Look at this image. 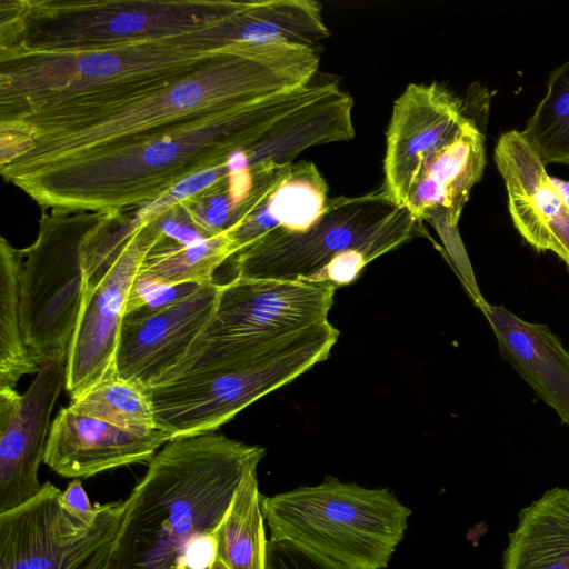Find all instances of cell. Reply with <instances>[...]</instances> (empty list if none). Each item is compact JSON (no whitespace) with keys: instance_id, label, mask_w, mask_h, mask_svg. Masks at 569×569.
Here are the masks:
<instances>
[{"instance_id":"cell-24","label":"cell","mask_w":569,"mask_h":569,"mask_svg":"<svg viewBox=\"0 0 569 569\" xmlns=\"http://www.w3.org/2000/svg\"><path fill=\"white\" fill-rule=\"evenodd\" d=\"M68 408L132 432L146 435L157 430L149 387L118 372L71 398Z\"/></svg>"},{"instance_id":"cell-27","label":"cell","mask_w":569,"mask_h":569,"mask_svg":"<svg viewBox=\"0 0 569 569\" xmlns=\"http://www.w3.org/2000/svg\"><path fill=\"white\" fill-rule=\"evenodd\" d=\"M202 284H164L137 276L127 303L126 316H144L192 295Z\"/></svg>"},{"instance_id":"cell-29","label":"cell","mask_w":569,"mask_h":569,"mask_svg":"<svg viewBox=\"0 0 569 569\" xmlns=\"http://www.w3.org/2000/svg\"><path fill=\"white\" fill-rule=\"evenodd\" d=\"M60 502L63 509L80 522L92 525L100 511L102 505H91L81 479H73L69 482L64 491L60 495Z\"/></svg>"},{"instance_id":"cell-17","label":"cell","mask_w":569,"mask_h":569,"mask_svg":"<svg viewBox=\"0 0 569 569\" xmlns=\"http://www.w3.org/2000/svg\"><path fill=\"white\" fill-rule=\"evenodd\" d=\"M493 159L517 231L535 250L553 252L569 268V208L536 149L522 131L509 130L497 140Z\"/></svg>"},{"instance_id":"cell-25","label":"cell","mask_w":569,"mask_h":569,"mask_svg":"<svg viewBox=\"0 0 569 569\" xmlns=\"http://www.w3.org/2000/svg\"><path fill=\"white\" fill-rule=\"evenodd\" d=\"M233 256L226 233L187 246L166 241L147 254L139 276L171 286L204 284L213 281L214 271Z\"/></svg>"},{"instance_id":"cell-16","label":"cell","mask_w":569,"mask_h":569,"mask_svg":"<svg viewBox=\"0 0 569 569\" xmlns=\"http://www.w3.org/2000/svg\"><path fill=\"white\" fill-rule=\"evenodd\" d=\"M221 284L211 281L144 316H124L116 356L118 373L152 387L187 355L211 321Z\"/></svg>"},{"instance_id":"cell-4","label":"cell","mask_w":569,"mask_h":569,"mask_svg":"<svg viewBox=\"0 0 569 569\" xmlns=\"http://www.w3.org/2000/svg\"><path fill=\"white\" fill-rule=\"evenodd\" d=\"M222 22L97 50L0 47V123L48 109L109 103L176 82L231 47Z\"/></svg>"},{"instance_id":"cell-26","label":"cell","mask_w":569,"mask_h":569,"mask_svg":"<svg viewBox=\"0 0 569 569\" xmlns=\"http://www.w3.org/2000/svg\"><path fill=\"white\" fill-rule=\"evenodd\" d=\"M522 132L545 166H569V61L551 71L547 91Z\"/></svg>"},{"instance_id":"cell-14","label":"cell","mask_w":569,"mask_h":569,"mask_svg":"<svg viewBox=\"0 0 569 569\" xmlns=\"http://www.w3.org/2000/svg\"><path fill=\"white\" fill-rule=\"evenodd\" d=\"M485 164V136L469 118L455 138L423 162L405 203L417 221H429L441 233L468 290L478 286L459 238L452 234Z\"/></svg>"},{"instance_id":"cell-11","label":"cell","mask_w":569,"mask_h":569,"mask_svg":"<svg viewBox=\"0 0 569 569\" xmlns=\"http://www.w3.org/2000/svg\"><path fill=\"white\" fill-rule=\"evenodd\" d=\"M337 288L328 282L232 278L200 335L264 348L328 321Z\"/></svg>"},{"instance_id":"cell-18","label":"cell","mask_w":569,"mask_h":569,"mask_svg":"<svg viewBox=\"0 0 569 569\" xmlns=\"http://www.w3.org/2000/svg\"><path fill=\"white\" fill-rule=\"evenodd\" d=\"M170 439L159 429L137 433L64 407L51 422L43 462L61 477L83 479L150 461Z\"/></svg>"},{"instance_id":"cell-2","label":"cell","mask_w":569,"mask_h":569,"mask_svg":"<svg viewBox=\"0 0 569 569\" xmlns=\"http://www.w3.org/2000/svg\"><path fill=\"white\" fill-rule=\"evenodd\" d=\"M336 87L333 81L311 82L53 162L8 182L46 211L123 212L227 162L232 152L251 146L277 121Z\"/></svg>"},{"instance_id":"cell-10","label":"cell","mask_w":569,"mask_h":569,"mask_svg":"<svg viewBox=\"0 0 569 569\" xmlns=\"http://www.w3.org/2000/svg\"><path fill=\"white\" fill-rule=\"evenodd\" d=\"M47 481L32 499L0 513V569H104L122 501L104 503L87 526L68 513Z\"/></svg>"},{"instance_id":"cell-20","label":"cell","mask_w":569,"mask_h":569,"mask_svg":"<svg viewBox=\"0 0 569 569\" xmlns=\"http://www.w3.org/2000/svg\"><path fill=\"white\" fill-rule=\"evenodd\" d=\"M328 184L310 161L292 163L264 200L226 232L237 254L274 229L301 231L312 226L328 204Z\"/></svg>"},{"instance_id":"cell-19","label":"cell","mask_w":569,"mask_h":569,"mask_svg":"<svg viewBox=\"0 0 569 569\" xmlns=\"http://www.w3.org/2000/svg\"><path fill=\"white\" fill-rule=\"evenodd\" d=\"M505 360L569 426V351L543 323L521 319L503 306L481 308Z\"/></svg>"},{"instance_id":"cell-30","label":"cell","mask_w":569,"mask_h":569,"mask_svg":"<svg viewBox=\"0 0 569 569\" xmlns=\"http://www.w3.org/2000/svg\"><path fill=\"white\" fill-rule=\"evenodd\" d=\"M550 180L563 203L569 208V182L551 176Z\"/></svg>"},{"instance_id":"cell-8","label":"cell","mask_w":569,"mask_h":569,"mask_svg":"<svg viewBox=\"0 0 569 569\" xmlns=\"http://www.w3.org/2000/svg\"><path fill=\"white\" fill-rule=\"evenodd\" d=\"M270 539L290 542L348 569H383L411 510L388 489L327 477L317 486L261 495Z\"/></svg>"},{"instance_id":"cell-7","label":"cell","mask_w":569,"mask_h":569,"mask_svg":"<svg viewBox=\"0 0 569 569\" xmlns=\"http://www.w3.org/2000/svg\"><path fill=\"white\" fill-rule=\"evenodd\" d=\"M230 0H14L0 12V47L97 50L182 36L226 20Z\"/></svg>"},{"instance_id":"cell-22","label":"cell","mask_w":569,"mask_h":569,"mask_svg":"<svg viewBox=\"0 0 569 569\" xmlns=\"http://www.w3.org/2000/svg\"><path fill=\"white\" fill-rule=\"evenodd\" d=\"M257 470L238 487L214 531L216 558L229 569H266L267 542Z\"/></svg>"},{"instance_id":"cell-13","label":"cell","mask_w":569,"mask_h":569,"mask_svg":"<svg viewBox=\"0 0 569 569\" xmlns=\"http://www.w3.org/2000/svg\"><path fill=\"white\" fill-rule=\"evenodd\" d=\"M67 357L47 360L28 390L0 388V513L32 499L50 431V416L66 388Z\"/></svg>"},{"instance_id":"cell-31","label":"cell","mask_w":569,"mask_h":569,"mask_svg":"<svg viewBox=\"0 0 569 569\" xmlns=\"http://www.w3.org/2000/svg\"><path fill=\"white\" fill-rule=\"evenodd\" d=\"M208 569H229L220 559L214 558Z\"/></svg>"},{"instance_id":"cell-15","label":"cell","mask_w":569,"mask_h":569,"mask_svg":"<svg viewBox=\"0 0 569 569\" xmlns=\"http://www.w3.org/2000/svg\"><path fill=\"white\" fill-rule=\"evenodd\" d=\"M469 118L462 101L437 82L406 88L393 104L383 160V189L395 204L405 208L423 162Z\"/></svg>"},{"instance_id":"cell-5","label":"cell","mask_w":569,"mask_h":569,"mask_svg":"<svg viewBox=\"0 0 569 569\" xmlns=\"http://www.w3.org/2000/svg\"><path fill=\"white\" fill-rule=\"evenodd\" d=\"M338 337L339 330L327 321L241 355L194 341L184 358L149 388L157 429L171 438L217 430L326 360Z\"/></svg>"},{"instance_id":"cell-23","label":"cell","mask_w":569,"mask_h":569,"mask_svg":"<svg viewBox=\"0 0 569 569\" xmlns=\"http://www.w3.org/2000/svg\"><path fill=\"white\" fill-rule=\"evenodd\" d=\"M24 249L0 239V388H14L40 366L24 342L20 319V276Z\"/></svg>"},{"instance_id":"cell-9","label":"cell","mask_w":569,"mask_h":569,"mask_svg":"<svg viewBox=\"0 0 569 569\" xmlns=\"http://www.w3.org/2000/svg\"><path fill=\"white\" fill-rule=\"evenodd\" d=\"M104 212L42 210L38 237L24 248L21 329L39 366L68 355L86 295L82 246Z\"/></svg>"},{"instance_id":"cell-6","label":"cell","mask_w":569,"mask_h":569,"mask_svg":"<svg viewBox=\"0 0 569 569\" xmlns=\"http://www.w3.org/2000/svg\"><path fill=\"white\" fill-rule=\"evenodd\" d=\"M421 233V222L395 204L383 187L329 198L309 228L274 229L231 257L233 278L328 282L338 289L357 280L369 262Z\"/></svg>"},{"instance_id":"cell-28","label":"cell","mask_w":569,"mask_h":569,"mask_svg":"<svg viewBox=\"0 0 569 569\" xmlns=\"http://www.w3.org/2000/svg\"><path fill=\"white\" fill-rule=\"evenodd\" d=\"M266 569H348L290 542L269 539Z\"/></svg>"},{"instance_id":"cell-12","label":"cell","mask_w":569,"mask_h":569,"mask_svg":"<svg viewBox=\"0 0 569 569\" xmlns=\"http://www.w3.org/2000/svg\"><path fill=\"white\" fill-rule=\"evenodd\" d=\"M162 241L154 222L137 226L104 276L86 288L67 355L66 390L71 398L118 372L116 356L132 284L147 254Z\"/></svg>"},{"instance_id":"cell-21","label":"cell","mask_w":569,"mask_h":569,"mask_svg":"<svg viewBox=\"0 0 569 569\" xmlns=\"http://www.w3.org/2000/svg\"><path fill=\"white\" fill-rule=\"evenodd\" d=\"M503 569H569V490L552 488L519 513Z\"/></svg>"},{"instance_id":"cell-1","label":"cell","mask_w":569,"mask_h":569,"mask_svg":"<svg viewBox=\"0 0 569 569\" xmlns=\"http://www.w3.org/2000/svg\"><path fill=\"white\" fill-rule=\"evenodd\" d=\"M318 67V52L305 46H231L162 88L0 123L1 176L8 181L109 144L305 87Z\"/></svg>"},{"instance_id":"cell-3","label":"cell","mask_w":569,"mask_h":569,"mask_svg":"<svg viewBox=\"0 0 569 569\" xmlns=\"http://www.w3.org/2000/svg\"><path fill=\"white\" fill-rule=\"evenodd\" d=\"M264 453L214 431L170 439L122 501L104 569H208L213 533Z\"/></svg>"}]
</instances>
